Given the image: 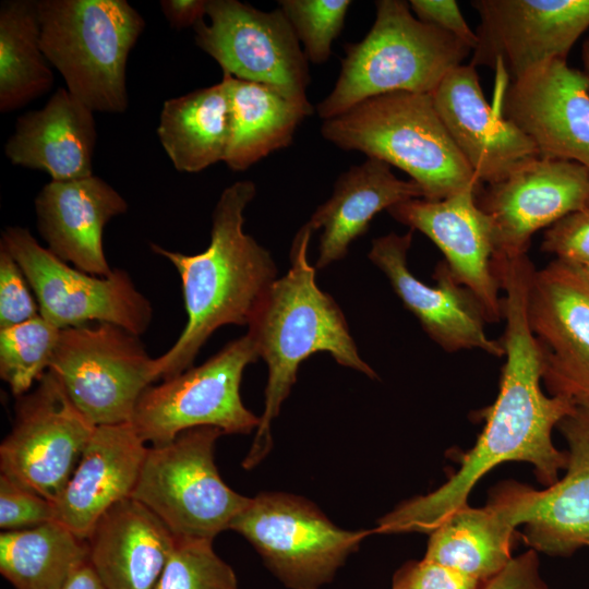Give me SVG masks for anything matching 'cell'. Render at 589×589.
Listing matches in <instances>:
<instances>
[{
  "instance_id": "obj_1",
  "label": "cell",
  "mask_w": 589,
  "mask_h": 589,
  "mask_svg": "<svg viewBox=\"0 0 589 589\" xmlns=\"http://www.w3.org/2000/svg\"><path fill=\"white\" fill-rule=\"evenodd\" d=\"M528 291L513 285L502 299L504 356L500 390L486 410L485 425L476 445L464 456L459 469L426 495L407 500L383 516L378 533H430L444 518L468 505L476 483L495 466L525 461L538 480L551 486L566 469L568 455L558 450L552 431L576 405L569 398L546 396L541 389L542 368L537 344L527 321Z\"/></svg>"
},
{
  "instance_id": "obj_2",
  "label": "cell",
  "mask_w": 589,
  "mask_h": 589,
  "mask_svg": "<svg viewBox=\"0 0 589 589\" xmlns=\"http://www.w3.org/2000/svg\"><path fill=\"white\" fill-rule=\"evenodd\" d=\"M255 194L251 180L237 181L223 191L212 215L209 244L201 253L188 255L151 243L152 251L177 269L188 315L176 342L154 358L156 381L192 368L219 327L248 325L278 278L268 250L243 230L244 211Z\"/></svg>"
},
{
  "instance_id": "obj_3",
  "label": "cell",
  "mask_w": 589,
  "mask_h": 589,
  "mask_svg": "<svg viewBox=\"0 0 589 589\" xmlns=\"http://www.w3.org/2000/svg\"><path fill=\"white\" fill-rule=\"evenodd\" d=\"M315 230L305 223L296 233L290 250V268L271 286L248 326L257 354L267 365L264 410L252 446L242 461L252 469L273 445L272 421L297 381L300 364L318 351L337 363L371 378L375 371L360 357L346 317L315 281V267L308 261L310 239Z\"/></svg>"
},
{
  "instance_id": "obj_4",
  "label": "cell",
  "mask_w": 589,
  "mask_h": 589,
  "mask_svg": "<svg viewBox=\"0 0 589 589\" xmlns=\"http://www.w3.org/2000/svg\"><path fill=\"white\" fill-rule=\"evenodd\" d=\"M322 136L408 173L423 199L440 201L467 189L476 178L443 124L431 94L395 92L368 98L324 120Z\"/></svg>"
},
{
  "instance_id": "obj_5",
  "label": "cell",
  "mask_w": 589,
  "mask_h": 589,
  "mask_svg": "<svg viewBox=\"0 0 589 589\" xmlns=\"http://www.w3.org/2000/svg\"><path fill=\"white\" fill-rule=\"evenodd\" d=\"M375 7L371 29L345 47L335 86L316 107L323 120L384 94H432L472 52L452 34L416 19L409 2L378 0Z\"/></svg>"
},
{
  "instance_id": "obj_6",
  "label": "cell",
  "mask_w": 589,
  "mask_h": 589,
  "mask_svg": "<svg viewBox=\"0 0 589 589\" xmlns=\"http://www.w3.org/2000/svg\"><path fill=\"white\" fill-rule=\"evenodd\" d=\"M41 50L67 89L93 111L128 109L129 53L145 27L124 0L36 1Z\"/></svg>"
},
{
  "instance_id": "obj_7",
  "label": "cell",
  "mask_w": 589,
  "mask_h": 589,
  "mask_svg": "<svg viewBox=\"0 0 589 589\" xmlns=\"http://www.w3.org/2000/svg\"><path fill=\"white\" fill-rule=\"evenodd\" d=\"M223 431L199 426L147 453L132 498L153 512L178 539L214 538L230 529L250 497L228 486L214 459Z\"/></svg>"
},
{
  "instance_id": "obj_8",
  "label": "cell",
  "mask_w": 589,
  "mask_h": 589,
  "mask_svg": "<svg viewBox=\"0 0 589 589\" xmlns=\"http://www.w3.org/2000/svg\"><path fill=\"white\" fill-rule=\"evenodd\" d=\"M259 358L248 334L231 340L201 365L148 386L135 406L132 428L152 446L199 426L224 434L251 433L260 417L243 405L240 385L247 365Z\"/></svg>"
},
{
  "instance_id": "obj_9",
  "label": "cell",
  "mask_w": 589,
  "mask_h": 589,
  "mask_svg": "<svg viewBox=\"0 0 589 589\" xmlns=\"http://www.w3.org/2000/svg\"><path fill=\"white\" fill-rule=\"evenodd\" d=\"M230 529L291 589H318L329 582L371 533L341 529L309 501L279 492L250 497Z\"/></svg>"
},
{
  "instance_id": "obj_10",
  "label": "cell",
  "mask_w": 589,
  "mask_h": 589,
  "mask_svg": "<svg viewBox=\"0 0 589 589\" xmlns=\"http://www.w3.org/2000/svg\"><path fill=\"white\" fill-rule=\"evenodd\" d=\"M49 371L95 426L131 423L156 381L154 358L139 336L110 323L61 329Z\"/></svg>"
},
{
  "instance_id": "obj_11",
  "label": "cell",
  "mask_w": 589,
  "mask_h": 589,
  "mask_svg": "<svg viewBox=\"0 0 589 589\" xmlns=\"http://www.w3.org/2000/svg\"><path fill=\"white\" fill-rule=\"evenodd\" d=\"M3 245L22 268L43 317L60 329L91 322L110 323L140 336L153 320L149 300L129 273L113 268L107 276L83 272L56 256L23 227H7Z\"/></svg>"
},
{
  "instance_id": "obj_12",
  "label": "cell",
  "mask_w": 589,
  "mask_h": 589,
  "mask_svg": "<svg viewBox=\"0 0 589 589\" xmlns=\"http://www.w3.org/2000/svg\"><path fill=\"white\" fill-rule=\"evenodd\" d=\"M193 28L195 44L236 79L268 85L313 113L308 59L280 9L265 12L237 0H208Z\"/></svg>"
},
{
  "instance_id": "obj_13",
  "label": "cell",
  "mask_w": 589,
  "mask_h": 589,
  "mask_svg": "<svg viewBox=\"0 0 589 589\" xmlns=\"http://www.w3.org/2000/svg\"><path fill=\"white\" fill-rule=\"evenodd\" d=\"M36 383L17 397L12 430L0 445V472L55 504L96 426L51 371Z\"/></svg>"
},
{
  "instance_id": "obj_14",
  "label": "cell",
  "mask_w": 589,
  "mask_h": 589,
  "mask_svg": "<svg viewBox=\"0 0 589 589\" xmlns=\"http://www.w3.org/2000/svg\"><path fill=\"white\" fill-rule=\"evenodd\" d=\"M527 321L550 395L589 401V278L582 269L555 259L534 271Z\"/></svg>"
},
{
  "instance_id": "obj_15",
  "label": "cell",
  "mask_w": 589,
  "mask_h": 589,
  "mask_svg": "<svg viewBox=\"0 0 589 589\" xmlns=\"http://www.w3.org/2000/svg\"><path fill=\"white\" fill-rule=\"evenodd\" d=\"M480 24L471 64L510 81L552 60H566L589 28V0H474Z\"/></svg>"
},
{
  "instance_id": "obj_16",
  "label": "cell",
  "mask_w": 589,
  "mask_h": 589,
  "mask_svg": "<svg viewBox=\"0 0 589 589\" xmlns=\"http://www.w3.org/2000/svg\"><path fill=\"white\" fill-rule=\"evenodd\" d=\"M490 218L494 254H526L531 237L589 205V170L575 161L532 158L477 193Z\"/></svg>"
},
{
  "instance_id": "obj_17",
  "label": "cell",
  "mask_w": 589,
  "mask_h": 589,
  "mask_svg": "<svg viewBox=\"0 0 589 589\" xmlns=\"http://www.w3.org/2000/svg\"><path fill=\"white\" fill-rule=\"evenodd\" d=\"M412 231L390 232L374 239L370 261L385 274L405 308L443 349L449 352L479 349L495 357L504 356L502 342L490 339L484 330L488 321L480 302L457 281L445 261L435 267V286L422 283L410 272L407 255Z\"/></svg>"
},
{
  "instance_id": "obj_18",
  "label": "cell",
  "mask_w": 589,
  "mask_h": 589,
  "mask_svg": "<svg viewBox=\"0 0 589 589\" xmlns=\"http://www.w3.org/2000/svg\"><path fill=\"white\" fill-rule=\"evenodd\" d=\"M500 112L534 143L540 157L589 170V86L584 72L566 60L542 63L510 81Z\"/></svg>"
},
{
  "instance_id": "obj_19",
  "label": "cell",
  "mask_w": 589,
  "mask_h": 589,
  "mask_svg": "<svg viewBox=\"0 0 589 589\" xmlns=\"http://www.w3.org/2000/svg\"><path fill=\"white\" fill-rule=\"evenodd\" d=\"M479 190L467 189L440 201L411 199L387 209L411 230L425 235L444 254L459 284L477 298L488 322L502 318L500 284L493 272V230L478 206Z\"/></svg>"
},
{
  "instance_id": "obj_20",
  "label": "cell",
  "mask_w": 589,
  "mask_h": 589,
  "mask_svg": "<svg viewBox=\"0 0 589 589\" xmlns=\"http://www.w3.org/2000/svg\"><path fill=\"white\" fill-rule=\"evenodd\" d=\"M431 96L443 124L481 184L496 183L540 156L534 143L486 103L473 64L450 71Z\"/></svg>"
},
{
  "instance_id": "obj_21",
  "label": "cell",
  "mask_w": 589,
  "mask_h": 589,
  "mask_svg": "<svg viewBox=\"0 0 589 589\" xmlns=\"http://www.w3.org/2000/svg\"><path fill=\"white\" fill-rule=\"evenodd\" d=\"M538 491L506 481L485 506L458 508L429 533L423 558L480 582L489 580L513 558L515 530L529 520Z\"/></svg>"
},
{
  "instance_id": "obj_22",
  "label": "cell",
  "mask_w": 589,
  "mask_h": 589,
  "mask_svg": "<svg viewBox=\"0 0 589 589\" xmlns=\"http://www.w3.org/2000/svg\"><path fill=\"white\" fill-rule=\"evenodd\" d=\"M37 228L60 260L96 276L110 268L103 245L104 228L128 211L123 196L99 177L51 180L35 200Z\"/></svg>"
},
{
  "instance_id": "obj_23",
  "label": "cell",
  "mask_w": 589,
  "mask_h": 589,
  "mask_svg": "<svg viewBox=\"0 0 589 589\" xmlns=\"http://www.w3.org/2000/svg\"><path fill=\"white\" fill-rule=\"evenodd\" d=\"M147 448L131 423L96 426L55 503L56 520L86 540L109 508L132 496Z\"/></svg>"
},
{
  "instance_id": "obj_24",
  "label": "cell",
  "mask_w": 589,
  "mask_h": 589,
  "mask_svg": "<svg viewBox=\"0 0 589 589\" xmlns=\"http://www.w3.org/2000/svg\"><path fill=\"white\" fill-rule=\"evenodd\" d=\"M86 541L88 564L106 589H154L177 538L153 512L129 497L98 519Z\"/></svg>"
},
{
  "instance_id": "obj_25",
  "label": "cell",
  "mask_w": 589,
  "mask_h": 589,
  "mask_svg": "<svg viewBox=\"0 0 589 589\" xmlns=\"http://www.w3.org/2000/svg\"><path fill=\"white\" fill-rule=\"evenodd\" d=\"M93 112L60 87L41 109L17 119L5 156L13 165L47 172L53 181L93 176L97 137Z\"/></svg>"
},
{
  "instance_id": "obj_26",
  "label": "cell",
  "mask_w": 589,
  "mask_h": 589,
  "mask_svg": "<svg viewBox=\"0 0 589 589\" xmlns=\"http://www.w3.org/2000/svg\"><path fill=\"white\" fill-rule=\"evenodd\" d=\"M557 426L568 444L566 474L538 491L522 539L537 552L567 557L589 543V401Z\"/></svg>"
},
{
  "instance_id": "obj_27",
  "label": "cell",
  "mask_w": 589,
  "mask_h": 589,
  "mask_svg": "<svg viewBox=\"0 0 589 589\" xmlns=\"http://www.w3.org/2000/svg\"><path fill=\"white\" fill-rule=\"evenodd\" d=\"M423 196L414 181L398 179L388 164L376 158L368 157L341 173L332 196L309 220L315 231L322 229L315 269L344 259L350 244L368 231L376 214Z\"/></svg>"
},
{
  "instance_id": "obj_28",
  "label": "cell",
  "mask_w": 589,
  "mask_h": 589,
  "mask_svg": "<svg viewBox=\"0 0 589 589\" xmlns=\"http://www.w3.org/2000/svg\"><path fill=\"white\" fill-rule=\"evenodd\" d=\"M163 148L181 172H200L224 161L230 137L227 77L219 83L170 98L157 128Z\"/></svg>"
},
{
  "instance_id": "obj_29",
  "label": "cell",
  "mask_w": 589,
  "mask_h": 589,
  "mask_svg": "<svg viewBox=\"0 0 589 589\" xmlns=\"http://www.w3.org/2000/svg\"><path fill=\"white\" fill-rule=\"evenodd\" d=\"M223 75L230 95V137L224 163L233 171H244L289 146L298 125L312 113L268 85Z\"/></svg>"
},
{
  "instance_id": "obj_30",
  "label": "cell",
  "mask_w": 589,
  "mask_h": 589,
  "mask_svg": "<svg viewBox=\"0 0 589 589\" xmlns=\"http://www.w3.org/2000/svg\"><path fill=\"white\" fill-rule=\"evenodd\" d=\"M88 554L87 541L57 520L0 533V573L15 589H63Z\"/></svg>"
},
{
  "instance_id": "obj_31",
  "label": "cell",
  "mask_w": 589,
  "mask_h": 589,
  "mask_svg": "<svg viewBox=\"0 0 589 589\" xmlns=\"http://www.w3.org/2000/svg\"><path fill=\"white\" fill-rule=\"evenodd\" d=\"M53 73L40 47L36 1L0 7V111L21 108L46 94Z\"/></svg>"
},
{
  "instance_id": "obj_32",
  "label": "cell",
  "mask_w": 589,
  "mask_h": 589,
  "mask_svg": "<svg viewBox=\"0 0 589 589\" xmlns=\"http://www.w3.org/2000/svg\"><path fill=\"white\" fill-rule=\"evenodd\" d=\"M61 329L40 314L0 329V376L20 397L48 370Z\"/></svg>"
},
{
  "instance_id": "obj_33",
  "label": "cell",
  "mask_w": 589,
  "mask_h": 589,
  "mask_svg": "<svg viewBox=\"0 0 589 589\" xmlns=\"http://www.w3.org/2000/svg\"><path fill=\"white\" fill-rule=\"evenodd\" d=\"M154 589H238L232 567L213 549V541L178 539Z\"/></svg>"
},
{
  "instance_id": "obj_34",
  "label": "cell",
  "mask_w": 589,
  "mask_h": 589,
  "mask_svg": "<svg viewBox=\"0 0 589 589\" xmlns=\"http://www.w3.org/2000/svg\"><path fill=\"white\" fill-rule=\"evenodd\" d=\"M280 10L288 19L303 52L315 64L327 61L332 55V44L340 34L349 0H280Z\"/></svg>"
},
{
  "instance_id": "obj_35",
  "label": "cell",
  "mask_w": 589,
  "mask_h": 589,
  "mask_svg": "<svg viewBox=\"0 0 589 589\" xmlns=\"http://www.w3.org/2000/svg\"><path fill=\"white\" fill-rule=\"evenodd\" d=\"M56 520L55 504L0 474V527L3 531L27 529Z\"/></svg>"
},
{
  "instance_id": "obj_36",
  "label": "cell",
  "mask_w": 589,
  "mask_h": 589,
  "mask_svg": "<svg viewBox=\"0 0 589 589\" xmlns=\"http://www.w3.org/2000/svg\"><path fill=\"white\" fill-rule=\"evenodd\" d=\"M40 314L37 299L17 262L0 244V329Z\"/></svg>"
},
{
  "instance_id": "obj_37",
  "label": "cell",
  "mask_w": 589,
  "mask_h": 589,
  "mask_svg": "<svg viewBox=\"0 0 589 589\" xmlns=\"http://www.w3.org/2000/svg\"><path fill=\"white\" fill-rule=\"evenodd\" d=\"M541 250L575 265L589 263V205L549 227Z\"/></svg>"
},
{
  "instance_id": "obj_38",
  "label": "cell",
  "mask_w": 589,
  "mask_h": 589,
  "mask_svg": "<svg viewBox=\"0 0 589 589\" xmlns=\"http://www.w3.org/2000/svg\"><path fill=\"white\" fill-rule=\"evenodd\" d=\"M483 582L422 558L404 564L394 574L392 589H479Z\"/></svg>"
},
{
  "instance_id": "obj_39",
  "label": "cell",
  "mask_w": 589,
  "mask_h": 589,
  "mask_svg": "<svg viewBox=\"0 0 589 589\" xmlns=\"http://www.w3.org/2000/svg\"><path fill=\"white\" fill-rule=\"evenodd\" d=\"M409 5L417 19L452 34L474 49L476 32L469 27L455 0H410Z\"/></svg>"
},
{
  "instance_id": "obj_40",
  "label": "cell",
  "mask_w": 589,
  "mask_h": 589,
  "mask_svg": "<svg viewBox=\"0 0 589 589\" xmlns=\"http://www.w3.org/2000/svg\"><path fill=\"white\" fill-rule=\"evenodd\" d=\"M479 589H549L540 574L537 551L530 549L513 557L495 576Z\"/></svg>"
},
{
  "instance_id": "obj_41",
  "label": "cell",
  "mask_w": 589,
  "mask_h": 589,
  "mask_svg": "<svg viewBox=\"0 0 589 589\" xmlns=\"http://www.w3.org/2000/svg\"><path fill=\"white\" fill-rule=\"evenodd\" d=\"M208 0H163L160 8L169 24L181 29L195 26L206 16Z\"/></svg>"
},
{
  "instance_id": "obj_42",
  "label": "cell",
  "mask_w": 589,
  "mask_h": 589,
  "mask_svg": "<svg viewBox=\"0 0 589 589\" xmlns=\"http://www.w3.org/2000/svg\"><path fill=\"white\" fill-rule=\"evenodd\" d=\"M63 589H106L91 565L80 568Z\"/></svg>"
},
{
  "instance_id": "obj_43",
  "label": "cell",
  "mask_w": 589,
  "mask_h": 589,
  "mask_svg": "<svg viewBox=\"0 0 589 589\" xmlns=\"http://www.w3.org/2000/svg\"><path fill=\"white\" fill-rule=\"evenodd\" d=\"M581 60L584 64V74L587 79L589 86V36L585 39L581 48Z\"/></svg>"
},
{
  "instance_id": "obj_44",
  "label": "cell",
  "mask_w": 589,
  "mask_h": 589,
  "mask_svg": "<svg viewBox=\"0 0 589 589\" xmlns=\"http://www.w3.org/2000/svg\"><path fill=\"white\" fill-rule=\"evenodd\" d=\"M582 272L586 274V276L589 278V263L587 264H584V265H578Z\"/></svg>"
},
{
  "instance_id": "obj_45",
  "label": "cell",
  "mask_w": 589,
  "mask_h": 589,
  "mask_svg": "<svg viewBox=\"0 0 589 589\" xmlns=\"http://www.w3.org/2000/svg\"><path fill=\"white\" fill-rule=\"evenodd\" d=\"M588 546H589V543H588Z\"/></svg>"
}]
</instances>
